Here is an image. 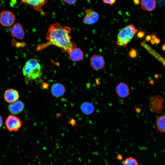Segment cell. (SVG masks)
Returning a JSON list of instances; mask_svg holds the SVG:
<instances>
[{
	"mask_svg": "<svg viewBox=\"0 0 165 165\" xmlns=\"http://www.w3.org/2000/svg\"><path fill=\"white\" fill-rule=\"evenodd\" d=\"M71 28L66 26H63L58 23H54L49 27L46 35V39L48 41L38 45L37 51L41 50L50 45L61 48L64 52H67L76 48L74 43L71 40L69 34Z\"/></svg>",
	"mask_w": 165,
	"mask_h": 165,
	"instance_id": "6da1fadb",
	"label": "cell"
},
{
	"mask_svg": "<svg viewBox=\"0 0 165 165\" xmlns=\"http://www.w3.org/2000/svg\"><path fill=\"white\" fill-rule=\"evenodd\" d=\"M138 31V29L132 24L124 27L117 35L116 44L119 46L126 47L131 41Z\"/></svg>",
	"mask_w": 165,
	"mask_h": 165,
	"instance_id": "7a4b0ae2",
	"label": "cell"
},
{
	"mask_svg": "<svg viewBox=\"0 0 165 165\" xmlns=\"http://www.w3.org/2000/svg\"><path fill=\"white\" fill-rule=\"evenodd\" d=\"M5 124L9 131L15 132L17 131L21 127L22 122L16 116L9 115L6 119Z\"/></svg>",
	"mask_w": 165,
	"mask_h": 165,
	"instance_id": "3957f363",
	"label": "cell"
},
{
	"mask_svg": "<svg viewBox=\"0 0 165 165\" xmlns=\"http://www.w3.org/2000/svg\"><path fill=\"white\" fill-rule=\"evenodd\" d=\"M164 100L160 95L155 96L151 98L149 103V108L151 111L154 113H159L163 109Z\"/></svg>",
	"mask_w": 165,
	"mask_h": 165,
	"instance_id": "277c9868",
	"label": "cell"
},
{
	"mask_svg": "<svg viewBox=\"0 0 165 165\" xmlns=\"http://www.w3.org/2000/svg\"><path fill=\"white\" fill-rule=\"evenodd\" d=\"M24 75L29 80L36 79L42 75V68L30 67L25 64L23 68Z\"/></svg>",
	"mask_w": 165,
	"mask_h": 165,
	"instance_id": "5b68a950",
	"label": "cell"
},
{
	"mask_svg": "<svg viewBox=\"0 0 165 165\" xmlns=\"http://www.w3.org/2000/svg\"><path fill=\"white\" fill-rule=\"evenodd\" d=\"M15 16L10 11L4 10L0 13V23L3 26L9 27L14 23Z\"/></svg>",
	"mask_w": 165,
	"mask_h": 165,
	"instance_id": "8992f818",
	"label": "cell"
},
{
	"mask_svg": "<svg viewBox=\"0 0 165 165\" xmlns=\"http://www.w3.org/2000/svg\"><path fill=\"white\" fill-rule=\"evenodd\" d=\"M90 64L92 68L99 71L104 68L105 63L104 57L98 54H94L90 58Z\"/></svg>",
	"mask_w": 165,
	"mask_h": 165,
	"instance_id": "52a82bcc",
	"label": "cell"
},
{
	"mask_svg": "<svg viewBox=\"0 0 165 165\" xmlns=\"http://www.w3.org/2000/svg\"><path fill=\"white\" fill-rule=\"evenodd\" d=\"M85 15L83 19V23L86 25H92L96 23L99 19L98 13L91 9H86Z\"/></svg>",
	"mask_w": 165,
	"mask_h": 165,
	"instance_id": "ba28073f",
	"label": "cell"
},
{
	"mask_svg": "<svg viewBox=\"0 0 165 165\" xmlns=\"http://www.w3.org/2000/svg\"><path fill=\"white\" fill-rule=\"evenodd\" d=\"M115 90L117 95L123 98H127L130 94V90L128 86L124 82L119 83L116 87Z\"/></svg>",
	"mask_w": 165,
	"mask_h": 165,
	"instance_id": "9c48e42d",
	"label": "cell"
},
{
	"mask_svg": "<svg viewBox=\"0 0 165 165\" xmlns=\"http://www.w3.org/2000/svg\"><path fill=\"white\" fill-rule=\"evenodd\" d=\"M18 91L13 89L7 90L4 95L5 101L7 103H12L17 101L19 98Z\"/></svg>",
	"mask_w": 165,
	"mask_h": 165,
	"instance_id": "30bf717a",
	"label": "cell"
},
{
	"mask_svg": "<svg viewBox=\"0 0 165 165\" xmlns=\"http://www.w3.org/2000/svg\"><path fill=\"white\" fill-rule=\"evenodd\" d=\"M11 36L19 39H23L25 32L22 25L19 23L15 24L10 29Z\"/></svg>",
	"mask_w": 165,
	"mask_h": 165,
	"instance_id": "8fae6325",
	"label": "cell"
},
{
	"mask_svg": "<svg viewBox=\"0 0 165 165\" xmlns=\"http://www.w3.org/2000/svg\"><path fill=\"white\" fill-rule=\"evenodd\" d=\"M24 104L22 101H17L9 105L8 108L11 113L15 115L21 112L24 109Z\"/></svg>",
	"mask_w": 165,
	"mask_h": 165,
	"instance_id": "7c38bea8",
	"label": "cell"
},
{
	"mask_svg": "<svg viewBox=\"0 0 165 165\" xmlns=\"http://www.w3.org/2000/svg\"><path fill=\"white\" fill-rule=\"evenodd\" d=\"M65 86L60 83L53 84L51 87V93L54 97L58 98L63 96L65 93Z\"/></svg>",
	"mask_w": 165,
	"mask_h": 165,
	"instance_id": "4fadbf2b",
	"label": "cell"
},
{
	"mask_svg": "<svg viewBox=\"0 0 165 165\" xmlns=\"http://www.w3.org/2000/svg\"><path fill=\"white\" fill-rule=\"evenodd\" d=\"M71 59L73 61H80L84 58L83 51L79 48H75L67 52Z\"/></svg>",
	"mask_w": 165,
	"mask_h": 165,
	"instance_id": "5bb4252c",
	"label": "cell"
},
{
	"mask_svg": "<svg viewBox=\"0 0 165 165\" xmlns=\"http://www.w3.org/2000/svg\"><path fill=\"white\" fill-rule=\"evenodd\" d=\"M48 0H21V3L31 5L34 9L39 11L42 6L46 3Z\"/></svg>",
	"mask_w": 165,
	"mask_h": 165,
	"instance_id": "9a60e30c",
	"label": "cell"
},
{
	"mask_svg": "<svg viewBox=\"0 0 165 165\" xmlns=\"http://www.w3.org/2000/svg\"><path fill=\"white\" fill-rule=\"evenodd\" d=\"M140 3L141 8L148 11L153 10L156 6V0H141Z\"/></svg>",
	"mask_w": 165,
	"mask_h": 165,
	"instance_id": "2e32d148",
	"label": "cell"
},
{
	"mask_svg": "<svg viewBox=\"0 0 165 165\" xmlns=\"http://www.w3.org/2000/svg\"><path fill=\"white\" fill-rule=\"evenodd\" d=\"M141 45L150 53L153 56L158 60L162 63L165 67V58H164L161 56L160 54L147 44L143 42H141Z\"/></svg>",
	"mask_w": 165,
	"mask_h": 165,
	"instance_id": "e0dca14e",
	"label": "cell"
},
{
	"mask_svg": "<svg viewBox=\"0 0 165 165\" xmlns=\"http://www.w3.org/2000/svg\"><path fill=\"white\" fill-rule=\"evenodd\" d=\"M80 108L82 112L87 115L91 114L95 110V108L93 105L88 102L82 103L80 106Z\"/></svg>",
	"mask_w": 165,
	"mask_h": 165,
	"instance_id": "ac0fdd59",
	"label": "cell"
},
{
	"mask_svg": "<svg viewBox=\"0 0 165 165\" xmlns=\"http://www.w3.org/2000/svg\"><path fill=\"white\" fill-rule=\"evenodd\" d=\"M156 127L158 130L162 133H165V115L159 117L156 120Z\"/></svg>",
	"mask_w": 165,
	"mask_h": 165,
	"instance_id": "d6986e66",
	"label": "cell"
},
{
	"mask_svg": "<svg viewBox=\"0 0 165 165\" xmlns=\"http://www.w3.org/2000/svg\"><path fill=\"white\" fill-rule=\"evenodd\" d=\"M123 165H139V164L137 160L135 158L129 156L124 160Z\"/></svg>",
	"mask_w": 165,
	"mask_h": 165,
	"instance_id": "ffe728a7",
	"label": "cell"
},
{
	"mask_svg": "<svg viewBox=\"0 0 165 165\" xmlns=\"http://www.w3.org/2000/svg\"><path fill=\"white\" fill-rule=\"evenodd\" d=\"M129 55L131 58H135L137 55V51L134 48H131L129 52Z\"/></svg>",
	"mask_w": 165,
	"mask_h": 165,
	"instance_id": "44dd1931",
	"label": "cell"
},
{
	"mask_svg": "<svg viewBox=\"0 0 165 165\" xmlns=\"http://www.w3.org/2000/svg\"><path fill=\"white\" fill-rule=\"evenodd\" d=\"M105 4L113 6L116 2V0H102Z\"/></svg>",
	"mask_w": 165,
	"mask_h": 165,
	"instance_id": "7402d4cb",
	"label": "cell"
},
{
	"mask_svg": "<svg viewBox=\"0 0 165 165\" xmlns=\"http://www.w3.org/2000/svg\"><path fill=\"white\" fill-rule=\"evenodd\" d=\"M145 33L144 31H140L138 32L137 34V37L138 38H143L145 35Z\"/></svg>",
	"mask_w": 165,
	"mask_h": 165,
	"instance_id": "603a6c76",
	"label": "cell"
},
{
	"mask_svg": "<svg viewBox=\"0 0 165 165\" xmlns=\"http://www.w3.org/2000/svg\"><path fill=\"white\" fill-rule=\"evenodd\" d=\"M63 1L69 4H73L75 3L77 0H63Z\"/></svg>",
	"mask_w": 165,
	"mask_h": 165,
	"instance_id": "cb8c5ba5",
	"label": "cell"
},
{
	"mask_svg": "<svg viewBox=\"0 0 165 165\" xmlns=\"http://www.w3.org/2000/svg\"><path fill=\"white\" fill-rule=\"evenodd\" d=\"M49 84L47 83L44 82L42 85V87L45 89H48Z\"/></svg>",
	"mask_w": 165,
	"mask_h": 165,
	"instance_id": "d4e9b609",
	"label": "cell"
},
{
	"mask_svg": "<svg viewBox=\"0 0 165 165\" xmlns=\"http://www.w3.org/2000/svg\"><path fill=\"white\" fill-rule=\"evenodd\" d=\"M152 39L151 36V35H147L145 37V40L146 41L149 42Z\"/></svg>",
	"mask_w": 165,
	"mask_h": 165,
	"instance_id": "484cf974",
	"label": "cell"
},
{
	"mask_svg": "<svg viewBox=\"0 0 165 165\" xmlns=\"http://www.w3.org/2000/svg\"><path fill=\"white\" fill-rule=\"evenodd\" d=\"M3 124V118L2 116L0 115V128L2 126Z\"/></svg>",
	"mask_w": 165,
	"mask_h": 165,
	"instance_id": "4316f807",
	"label": "cell"
},
{
	"mask_svg": "<svg viewBox=\"0 0 165 165\" xmlns=\"http://www.w3.org/2000/svg\"><path fill=\"white\" fill-rule=\"evenodd\" d=\"M17 0H11V2L10 3V4L11 6H13L16 3V2Z\"/></svg>",
	"mask_w": 165,
	"mask_h": 165,
	"instance_id": "83f0119b",
	"label": "cell"
},
{
	"mask_svg": "<svg viewBox=\"0 0 165 165\" xmlns=\"http://www.w3.org/2000/svg\"><path fill=\"white\" fill-rule=\"evenodd\" d=\"M133 1L134 4L136 5H138L140 3L139 0H133Z\"/></svg>",
	"mask_w": 165,
	"mask_h": 165,
	"instance_id": "f1b7e54d",
	"label": "cell"
},
{
	"mask_svg": "<svg viewBox=\"0 0 165 165\" xmlns=\"http://www.w3.org/2000/svg\"><path fill=\"white\" fill-rule=\"evenodd\" d=\"M154 41H155V43L158 44L160 42V39L157 38L156 39H155V40H154Z\"/></svg>",
	"mask_w": 165,
	"mask_h": 165,
	"instance_id": "f546056e",
	"label": "cell"
},
{
	"mask_svg": "<svg viewBox=\"0 0 165 165\" xmlns=\"http://www.w3.org/2000/svg\"><path fill=\"white\" fill-rule=\"evenodd\" d=\"M75 121L73 119H71L70 121V123L72 125H74L75 124Z\"/></svg>",
	"mask_w": 165,
	"mask_h": 165,
	"instance_id": "4dcf8cb0",
	"label": "cell"
},
{
	"mask_svg": "<svg viewBox=\"0 0 165 165\" xmlns=\"http://www.w3.org/2000/svg\"><path fill=\"white\" fill-rule=\"evenodd\" d=\"M117 157L118 159L120 160H121L122 159V156L120 155H118Z\"/></svg>",
	"mask_w": 165,
	"mask_h": 165,
	"instance_id": "1f68e13d",
	"label": "cell"
},
{
	"mask_svg": "<svg viewBox=\"0 0 165 165\" xmlns=\"http://www.w3.org/2000/svg\"><path fill=\"white\" fill-rule=\"evenodd\" d=\"M162 49L163 51H165V44H164L162 46Z\"/></svg>",
	"mask_w": 165,
	"mask_h": 165,
	"instance_id": "d6a6232c",
	"label": "cell"
},
{
	"mask_svg": "<svg viewBox=\"0 0 165 165\" xmlns=\"http://www.w3.org/2000/svg\"><path fill=\"white\" fill-rule=\"evenodd\" d=\"M162 2H163V3H164L163 4L165 6V0H163V1H162Z\"/></svg>",
	"mask_w": 165,
	"mask_h": 165,
	"instance_id": "836d02e7",
	"label": "cell"
},
{
	"mask_svg": "<svg viewBox=\"0 0 165 165\" xmlns=\"http://www.w3.org/2000/svg\"><path fill=\"white\" fill-rule=\"evenodd\" d=\"M1 3H0V8H1Z\"/></svg>",
	"mask_w": 165,
	"mask_h": 165,
	"instance_id": "e575fe53",
	"label": "cell"
}]
</instances>
